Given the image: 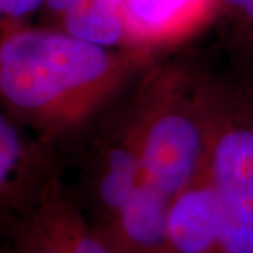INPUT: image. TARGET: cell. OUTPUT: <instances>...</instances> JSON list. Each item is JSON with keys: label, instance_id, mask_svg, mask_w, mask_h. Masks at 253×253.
<instances>
[{"label": "cell", "instance_id": "10", "mask_svg": "<svg viewBox=\"0 0 253 253\" xmlns=\"http://www.w3.org/2000/svg\"><path fill=\"white\" fill-rule=\"evenodd\" d=\"M215 22L239 84L253 89V0H215Z\"/></svg>", "mask_w": 253, "mask_h": 253}, {"label": "cell", "instance_id": "11", "mask_svg": "<svg viewBox=\"0 0 253 253\" xmlns=\"http://www.w3.org/2000/svg\"><path fill=\"white\" fill-rule=\"evenodd\" d=\"M48 0H0V30L30 25L35 15L46 10Z\"/></svg>", "mask_w": 253, "mask_h": 253}, {"label": "cell", "instance_id": "7", "mask_svg": "<svg viewBox=\"0 0 253 253\" xmlns=\"http://www.w3.org/2000/svg\"><path fill=\"white\" fill-rule=\"evenodd\" d=\"M166 253H225L219 202L206 169L169 207Z\"/></svg>", "mask_w": 253, "mask_h": 253}, {"label": "cell", "instance_id": "1", "mask_svg": "<svg viewBox=\"0 0 253 253\" xmlns=\"http://www.w3.org/2000/svg\"><path fill=\"white\" fill-rule=\"evenodd\" d=\"M2 110L61 146L128 90L161 51L104 46L59 27L3 28L0 35Z\"/></svg>", "mask_w": 253, "mask_h": 253}, {"label": "cell", "instance_id": "5", "mask_svg": "<svg viewBox=\"0 0 253 253\" xmlns=\"http://www.w3.org/2000/svg\"><path fill=\"white\" fill-rule=\"evenodd\" d=\"M63 176L59 146L0 112V212L5 230L28 219Z\"/></svg>", "mask_w": 253, "mask_h": 253}, {"label": "cell", "instance_id": "3", "mask_svg": "<svg viewBox=\"0 0 253 253\" xmlns=\"http://www.w3.org/2000/svg\"><path fill=\"white\" fill-rule=\"evenodd\" d=\"M214 79L160 59L131 85L150 183L169 206L206 169Z\"/></svg>", "mask_w": 253, "mask_h": 253}, {"label": "cell", "instance_id": "13", "mask_svg": "<svg viewBox=\"0 0 253 253\" xmlns=\"http://www.w3.org/2000/svg\"><path fill=\"white\" fill-rule=\"evenodd\" d=\"M74 3V0H48V3H46V15L49 17V20L56 25L58 23V20L63 17V13L68 10L71 5Z\"/></svg>", "mask_w": 253, "mask_h": 253}, {"label": "cell", "instance_id": "12", "mask_svg": "<svg viewBox=\"0 0 253 253\" xmlns=\"http://www.w3.org/2000/svg\"><path fill=\"white\" fill-rule=\"evenodd\" d=\"M7 234L10 239L8 253H63L28 224L13 227Z\"/></svg>", "mask_w": 253, "mask_h": 253}, {"label": "cell", "instance_id": "6", "mask_svg": "<svg viewBox=\"0 0 253 253\" xmlns=\"http://www.w3.org/2000/svg\"><path fill=\"white\" fill-rule=\"evenodd\" d=\"M128 46L166 48L215 22V0H124Z\"/></svg>", "mask_w": 253, "mask_h": 253}, {"label": "cell", "instance_id": "8", "mask_svg": "<svg viewBox=\"0 0 253 253\" xmlns=\"http://www.w3.org/2000/svg\"><path fill=\"white\" fill-rule=\"evenodd\" d=\"M22 224L37 229L63 253H110L69 196L63 176L48 189L38 209L18 225Z\"/></svg>", "mask_w": 253, "mask_h": 253}, {"label": "cell", "instance_id": "2", "mask_svg": "<svg viewBox=\"0 0 253 253\" xmlns=\"http://www.w3.org/2000/svg\"><path fill=\"white\" fill-rule=\"evenodd\" d=\"M66 143L76 179L64 186L110 253H166L171 206L150 183L131 87Z\"/></svg>", "mask_w": 253, "mask_h": 253}, {"label": "cell", "instance_id": "9", "mask_svg": "<svg viewBox=\"0 0 253 253\" xmlns=\"http://www.w3.org/2000/svg\"><path fill=\"white\" fill-rule=\"evenodd\" d=\"M54 27L104 46H128L124 0H74Z\"/></svg>", "mask_w": 253, "mask_h": 253}, {"label": "cell", "instance_id": "4", "mask_svg": "<svg viewBox=\"0 0 253 253\" xmlns=\"http://www.w3.org/2000/svg\"><path fill=\"white\" fill-rule=\"evenodd\" d=\"M206 174L219 202L225 253H253V89L214 79Z\"/></svg>", "mask_w": 253, "mask_h": 253}]
</instances>
